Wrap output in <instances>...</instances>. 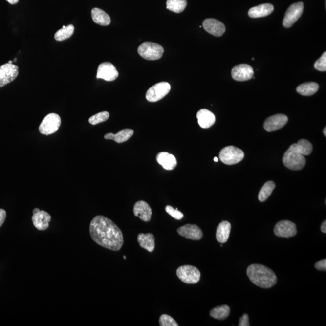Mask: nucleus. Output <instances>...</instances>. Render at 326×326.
Returning <instances> with one entry per match:
<instances>
[{"label":"nucleus","instance_id":"obj_22","mask_svg":"<svg viewBox=\"0 0 326 326\" xmlns=\"http://www.w3.org/2000/svg\"><path fill=\"white\" fill-rule=\"evenodd\" d=\"M133 130L132 129H123L117 133H108L104 136L105 139L112 140L117 143H122L127 142L133 135Z\"/></svg>","mask_w":326,"mask_h":326},{"label":"nucleus","instance_id":"obj_4","mask_svg":"<svg viewBox=\"0 0 326 326\" xmlns=\"http://www.w3.org/2000/svg\"><path fill=\"white\" fill-rule=\"evenodd\" d=\"M138 53L146 60L155 61L160 60L162 57L164 48L158 43L145 42L139 46Z\"/></svg>","mask_w":326,"mask_h":326},{"label":"nucleus","instance_id":"obj_29","mask_svg":"<svg viewBox=\"0 0 326 326\" xmlns=\"http://www.w3.org/2000/svg\"><path fill=\"white\" fill-rule=\"evenodd\" d=\"M276 184L273 181H269L266 182L264 184L262 188L261 189L258 195V198L259 201L263 202H265L266 200L268 199V197L270 196L272 192L275 189Z\"/></svg>","mask_w":326,"mask_h":326},{"label":"nucleus","instance_id":"obj_42","mask_svg":"<svg viewBox=\"0 0 326 326\" xmlns=\"http://www.w3.org/2000/svg\"><path fill=\"white\" fill-rule=\"evenodd\" d=\"M214 161H215V162H217L218 158L217 157H215L214 158Z\"/></svg>","mask_w":326,"mask_h":326},{"label":"nucleus","instance_id":"obj_41","mask_svg":"<svg viewBox=\"0 0 326 326\" xmlns=\"http://www.w3.org/2000/svg\"><path fill=\"white\" fill-rule=\"evenodd\" d=\"M323 133H324L325 137H326V128L325 127L324 130H323Z\"/></svg>","mask_w":326,"mask_h":326},{"label":"nucleus","instance_id":"obj_17","mask_svg":"<svg viewBox=\"0 0 326 326\" xmlns=\"http://www.w3.org/2000/svg\"><path fill=\"white\" fill-rule=\"evenodd\" d=\"M133 214L144 222H150L152 217V212L150 205L144 201L136 202L133 206Z\"/></svg>","mask_w":326,"mask_h":326},{"label":"nucleus","instance_id":"obj_5","mask_svg":"<svg viewBox=\"0 0 326 326\" xmlns=\"http://www.w3.org/2000/svg\"><path fill=\"white\" fill-rule=\"evenodd\" d=\"M244 156V152L240 149L233 146L223 148L219 153L220 161L227 165H233L240 162Z\"/></svg>","mask_w":326,"mask_h":326},{"label":"nucleus","instance_id":"obj_30","mask_svg":"<svg viewBox=\"0 0 326 326\" xmlns=\"http://www.w3.org/2000/svg\"><path fill=\"white\" fill-rule=\"evenodd\" d=\"M74 27L73 25L70 24L67 26L63 25V28L56 32L55 39L58 41H63L70 38L73 35Z\"/></svg>","mask_w":326,"mask_h":326},{"label":"nucleus","instance_id":"obj_14","mask_svg":"<svg viewBox=\"0 0 326 326\" xmlns=\"http://www.w3.org/2000/svg\"><path fill=\"white\" fill-rule=\"evenodd\" d=\"M288 122V118L286 115L278 114L268 118L264 123V128L266 131L273 132L281 129Z\"/></svg>","mask_w":326,"mask_h":326},{"label":"nucleus","instance_id":"obj_15","mask_svg":"<svg viewBox=\"0 0 326 326\" xmlns=\"http://www.w3.org/2000/svg\"><path fill=\"white\" fill-rule=\"evenodd\" d=\"M178 234L183 237L193 240H201L203 233L198 226L194 224H186L177 230Z\"/></svg>","mask_w":326,"mask_h":326},{"label":"nucleus","instance_id":"obj_1","mask_svg":"<svg viewBox=\"0 0 326 326\" xmlns=\"http://www.w3.org/2000/svg\"><path fill=\"white\" fill-rule=\"evenodd\" d=\"M89 233L97 244L109 250L118 251L124 243L122 231L115 223L104 216L93 218L89 225Z\"/></svg>","mask_w":326,"mask_h":326},{"label":"nucleus","instance_id":"obj_7","mask_svg":"<svg viewBox=\"0 0 326 326\" xmlns=\"http://www.w3.org/2000/svg\"><path fill=\"white\" fill-rule=\"evenodd\" d=\"M61 125V119L60 115L55 113H50L41 122L39 131L43 135L53 134L58 131Z\"/></svg>","mask_w":326,"mask_h":326},{"label":"nucleus","instance_id":"obj_43","mask_svg":"<svg viewBox=\"0 0 326 326\" xmlns=\"http://www.w3.org/2000/svg\"><path fill=\"white\" fill-rule=\"evenodd\" d=\"M8 63L9 64H12L13 63V61H9Z\"/></svg>","mask_w":326,"mask_h":326},{"label":"nucleus","instance_id":"obj_38","mask_svg":"<svg viewBox=\"0 0 326 326\" xmlns=\"http://www.w3.org/2000/svg\"><path fill=\"white\" fill-rule=\"evenodd\" d=\"M321 230L323 233H326V220H325L324 222L322 223V226H321Z\"/></svg>","mask_w":326,"mask_h":326},{"label":"nucleus","instance_id":"obj_24","mask_svg":"<svg viewBox=\"0 0 326 326\" xmlns=\"http://www.w3.org/2000/svg\"><path fill=\"white\" fill-rule=\"evenodd\" d=\"M231 224L228 221H222L220 222L216 233V238L217 242L220 243H224L227 242L229 238L231 232Z\"/></svg>","mask_w":326,"mask_h":326},{"label":"nucleus","instance_id":"obj_21","mask_svg":"<svg viewBox=\"0 0 326 326\" xmlns=\"http://www.w3.org/2000/svg\"><path fill=\"white\" fill-rule=\"evenodd\" d=\"M273 4L269 3L262 4L251 8L248 11L249 17L253 19L265 17L270 15L274 11Z\"/></svg>","mask_w":326,"mask_h":326},{"label":"nucleus","instance_id":"obj_45","mask_svg":"<svg viewBox=\"0 0 326 326\" xmlns=\"http://www.w3.org/2000/svg\"><path fill=\"white\" fill-rule=\"evenodd\" d=\"M16 60H17V58H15L14 59V61H16Z\"/></svg>","mask_w":326,"mask_h":326},{"label":"nucleus","instance_id":"obj_6","mask_svg":"<svg viewBox=\"0 0 326 326\" xmlns=\"http://www.w3.org/2000/svg\"><path fill=\"white\" fill-rule=\"evenodd\" d=\"M176 275L180 281L186 284H196L201 278L199 269L192 265L179 267L176 270Z\"/></svg>","mask_w":326,"mask_h":326},{"label":"nucleus","instance_id":"obj_12","mask_svg":"<svg viewBox=\"0 0 326 326\" xmlns=\"http://www.w3.org/2000/svg\"><path fill=\"white\" fill-rule=\"evenodd\" d=\"M274 232L278 237H293L297 232L296 225L289 220H282L276 225Z\"/></svg>","mask_w":326,"mask_h":326},{"label":"nucleus","instance_id":"obj_39","mask_svg":"<svg viewBox=\"0 0 326 326\" xmlns=\"http://www.w3.org/2000/svg\"><path fill=\"white\" fill-rule=\"evenodd\" d=\"M6 1L9 2L11 4H15L19 2V0H6Z\"/></svg>","mask_w":326,"mask_h":326},{"label":"nucleus","instance_id":"obj_34","mask_svg":"<svg viewBox=\"0 0 326 326\" xmlns=\"http://www.w3.org/2000/svg\"><path fill=\"white\" fill-rule=\"evenodd\" d=\"M314 67L318 71H326V52L323 53L321 58L315 62Z\"/></svg>","mask_w":326,"mask_h":326},{"label":"nucleus","instance_id":"obj_8","mask_svg":"<svg viewBox=\"0 0 326 326\" xmlns=\"http://www.w3.org/2000/svg\"><path fill=\"white\" fill-rule=\"evenodd\" d=\"M171 88V85L168 82H160L148 89L146 94V98L150 102H158L168 94Z\"/></svg>","mask_w":326,"mask_h":326},{"label":"nucleus","instance_id":"obj_2","mask_svg":"<svg viewBox=\"0 0 326 326\" xmlns=\"http://www.w3.org/2000/svg\"><path fill=\"white\" fill-rule=\"evenodd\" d=\"M312 150L311 143L307 140H300L297 143L292 144L284 154V165L292 171L302 170L306 165L304 156L309 155Z\"/></svg>","mask_w":326,"mask_h":326},{"label":"nucleus","instance_id":"obj_25","mask_svg":"<svg viewBox=\"0 0 326 326\" xmlns=\"http://www.w3.org/2000/svg\"><path fill=\"white\" fill-rule=\"evenodd\" d=\"M92 20L96 24L107 26L111 23V18L104 10L99 8H94L91 10Z\"/></svg>","mask_w":326,"mask_h":326},{"label":"nucleus","instance_id":"obj_20","mask_svg":"<svg viewBox=\"0 0 326 326\" xmlns=\"http://www.w3.org/2000/svg\"><path fill=\"white\" fill-rule=\"evenodd\" d=\"M156 161L164 169L167 171L174 170L177 166V160L175 156L173 154L166 152L158 153L156 155Z\"/></svg>","mask_w":326,"mask_h":326},{"label":"nucleus","instance_id":"obj_13","mask_svg":"<svg viewBox=\"0 0 326 326\" xmlns=\"http://www.w3.org/2000/svg\"><path fill=\"white\" fill-rule=\"evenodd\" d=\"M254 75L253 69L248 64H239L232 70V78L234 80L243 82L250 80Z\"/></svg>","mask_w":326,"mask_h":326},{"label":"nucleus","instance_id":"obj_28","mask_svg":"<svg viewBox=\"0 0 326 326\" xmlns=\"http://www.w3.org/2000/svg\"><path fill=\"white\" fill-rule=\"evenodd\" d=\"M187 4L186 0H168L166 2V8L172 12L179 14L184 11Z\"/></svg>","mask_w":326,"mask_h":326},{"label":"nucleus","instance_id":"obj_3","mask_svg":"<svg viewBox=\"0 0 326 326\" xmlns=\"http://www.w3.org/2000/svg\"><path fill=\"white\" fill-rule=\"evenodd\" d=\"M246 273L250 281L261 288H271L277 283L275 273L268 267L262 265L253 264L249 266Z\"/></svg>","mask_w":326,"mask_h":326},{"label":"nucleus","instance_id":"obj_37","mask_svg":"<svg viewBox=\"0 0 326 326\" xmlns=\"http://www.w3.org/2000/svg\"><path fill=\"white\" fill-rule=\"evenodd\" d=\"M6 218V212L4 209H0V227L4 224Z\"/></svg>","mask_w":326,"mask_h":326},{"label":"nucleus","instance_id":"obj_33","mask_svg":"<svg viewBox=\"0 0 326 326\" xmlns=\"http://www.w3.org/2000/svg\"><path fill=\"white\" fill-rule=\"evenodd\" d=\"M165 210L168 214L176 220H181L184 217L183 213L179 211L178 209H174L171 205H167Z\"/></svg>","mask_w":326,"mask_h":326},{"label":"nucleus","instance_id":"obj_40","mask_svg":"<svg viewBox=\"0 0 326 326\" xmlns=\"http://www.w3.org/2000/svg\"><path fill=\"white\" fill-rule=\"evenodd\" d=\"M40 210L39 209H38V208H35L34 210H33V214H36V213H38V212H40Z\"/></svg>","mask_w":326,"mask_h":326},{"label":"nucleus","instance_id":"obj_32","mask_svg":"<svg viewBox=\"0 0 326 326\" xmlns=\"http://www.w3.org/2000/svg\"><path fill=\"white\" fill-rule=\"evenodd\" d=\"M159 323L161 326H178L179 325L176 323L174 318L167 314L161 315L159 319Z\"/></svg>","mask_w":326,"mask_h":326},{"label":"nucleus","instance_id":"obj_44","mask_svg":"<svg viewBox=\"0 0 326 326\" xmlns=\"http://www.w3.org/2000/svg\"><path fill=\"white\" fill-rule=\"evenodd\" d=\"M123 259H127V258H126L125 256H123Z\"/></svg>","mask_w":326,"mask_h":326},{"label":"nucleus","instance_id":"obj_10","mask_svg":"<svg viewBox=\"0 0 326 326\" xmlns=\"http://www.w3.org/2000/svg\"><path fill=\"white\" fill-rule=\"evenodd\" d=\"M19 68L13 64H5L0 66V88L6 86L17 78Z\"/></svg>","mask_w":326,"mask_h":326},{"label":"nucleus","instance_id":"obj_18","mask_svg":"<svg viewBox=\"0 0 326 326\" xmlns=\"http://www.w3.org/2000/svg\"><path fill=\"white\" fill-rule=\"evenodd\" d=\"M32 219L33 225L37 229L44 231L49 227L51 217L47 212L40 210V212L33 215Z\"/></svg>","mask_w":326,"mask_h":326},{"label":"nucleus","instance_id":"obj_19","mask_svg":"<svg viewBox=\"0 0 326 326\" xmlns=\"http://www.w3.org/2000/svg\"><path fill=\"white\" fill-rule=\"evenodd\" d=\"M197 122L200 127L207 129L215 124L216 117L214 114L207 109H201L197 112Z\"/></svg>","mask_w":326,"mask_h":326},{"label":"nucleus","instance_id":"obj_35","mask_svg":"<svg viewBox=\"0 0 326 326\" xmlns=\"http://www.w3.org/2000/svg\"><path fill=\"white\" fill-rule=\"evenodd\" d=\"M315 268L319 271L326 270V259H323V260L318 261L315 265Z\"/></svg>","mask_w":326,"mask_h":326},{"label":"nucleus","instance_id":"obj_27","mask_svg":"<svg viewBox=\"0 0 326 326\" xmlns=\"http://www.w3.org/2000/svg\"><path fill=\"white\" fill-rule=\"evenodd\" d=\"M230 309L227 305L217 306L210 310V315L217 320H225L229 316Z\"/></svg>","mask_w":326,"mask_h":326},{"label":"nucleus","instance_id":"obj_36","mask_svg":"<svg viewBox=\"0 0 326 326\" xmlns=\"http://www.w3.org/2000/svg\"><path fill=\"white\" fill-rule=\"evenodd\" d=\"M250 326V322H249L248 315L245 314L242 317H241L239 320V326Z\"/></svg>","mask_w":326,"mask_h":326},{"label":"nucleus","instance_id":"obj_9","mask_svg":"<svg viewBox=\"0 0 326 326\" xmlns=\"http://www.w3.org/2000/svg\"><path fill=\"white\" fill-rule=\"evenodd\" d=\"M304 10V4L302 2H298L292 4L289 7L284 15L283 21V26L290 28L301 17Z\"/></svg>","mask_w":326,"mask_h":326},{"label":"nucleus","instance_id":"obj_23","mask_svg":"<svg viewBox=\"0 0 326 326\" xmlns=\"http://www.w3.org/2000/svg\"><path fill=\"white\" fill-rule=\"evenodd\" d=\"M137 242L140 246L149 252H153L155 250V237L152 233H140L137 236Z\"/></svg>","mask_w":326,"mask_h":326},{"label":"nucleus","instance_id":"obj_31","mask_svg":"<svg viewBox=\"0 0 326 326\" xmlns=\"http://www.w3.org/2000/svg\"><path fill=\"white\" fill-rule=\"evenodd\" d=\"M109 117V113L107 111H104L92 115L89 119V123L92 125H96L102 122H106Z\"/></svg>","mask_w":326,"mask_h":326},{"label":"nucleus","instance_id":"obj_16","mask_svg":"<svg viewBox=\"0 0 326 326\" xmlns=\"http://www.w3.org/2000/svg\"><path fill=\"white\" fill-rule=\"evenodd\" d=\"M202 26L207 32L217 37H221L226 30L225 25L222 22L213 19L205 20Z\"/></svg>","mask_w":326,"mask_h":326},{"label":"nucleus","instance_id":"obj_11","mask_svg":"<svg viewBox=\"0 0 326 326\" xmlns=\"http://www.w3.org/2000/svg\"><path fill=\"white\" fill-rule=\"evenodd\" d=\"M119 76V72L111 63L106 62L100 64L97 72V79L109 82L114 81Z\"/></svg>","mask_w":326,"mask_h":326},{"label":"nucleus","instance_id":"obj_26","mask_svg":"<svg viewBox=\"0 0 326 326\" xmlns=\"http://www.w3.org/2000/svg\"><path fill=\"white\" fill-rule=\"evenodd\" d=\"M319 85L315 82H306L298 86V93L304 96H310L315 94L319 89Z\"/></svg>","mask_w":326,"mask_h":326}]
</instances>
